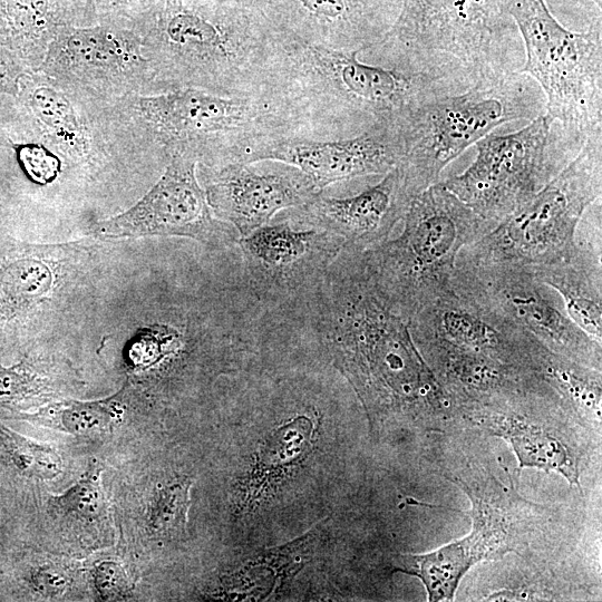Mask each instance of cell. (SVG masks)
<instances>
[{"instance_id": "1", "label": "cell", "mask_w": 602, "mask_h": 602, "mask_svg": "<svg viewBox=\"0 0 602 602\" xmlns=\"http://www.w3.org/2000/svg\"><path fill=\"white\" fill-rule=\"evenodd\" d=\"M284 312L301 319L373 412L429 419L452 409L412 338L410 319L379 288L362 251L342 250Z\"/></svg>"}, {"instance_id": "2", "label": "cell", "mask_w": 602, "mask_h": 602, "mask_svg": "<svg viewBox=\"0 0 602 602\" xmlns=\"http://www.w3.org/2000/svg\"><path fill=\"white\" fill-rule=\"evenodd\" d=\"M473 84L381 41L342 51L276 31L271 88L297 105L312 138L351 137L379 126L402 130L426 99Z\"/></svg>"}, {"instance_id": "3", "label": "cell", "mask_w": 602, "mask_h": 602, "mask_svg": "<svg viewBox=\"0 0 602 602\" xmlns=\"http://www.w3.org/2000/svg\"><path fill=\"white\" fill-rule=\"evenodd\" d=\"M140 21L156 93L190 87L249 95L271 88L276 31L268 19L157 0Z\"/></svg>"}, {"instance_id": "4", "label": "cell", "mask_w": 602, "mask_h": 602, "mask_svg": "<svg viewBox=\"0 0 602 602\" xmlns=\"http://www.w3.org/2000/svg\"><path fill=\"white\" fill-rule=\"evenodd\" d=\"M127 100L140 129L167 157L185 154L204 167L252 164L272 142L311 137L301 110L273 89L221 95L188 87Z\"/></svg>"}, {"instance_id": "5", "label": "cell", "mask_w": 602, "mask_h": 602, "mask_svg": "<svg viewBox=\"0 0 602 602\" xmlns=\"http://www.w3.org/2000/svg\"><path fill=\"white\" fill-rule=\"evenodd\" d=\"M396 239L362 251L379 288L409 319L450 283L460 251L493 226L436 182L414 195Z\"/></svg>"}, {"instance_id": "6", "label": "cell", "mask_w": 602, "mask_h": 602, "mask_svg": "<svg viewBox=\"0 0 602 602\" xmlns=\"http://www.w3.org/2000/svg\"><path fill=\"white\" fill-rule=\"evenodd\" d=\"M545 98L527 75L513 71L421 103L402 127L405 156L398 165L411 192L438 182L464 151L505 123L544 114Z\"/></svg>"}, {"instance_id": "7", "label": "cell", "mask_w": 602, "mask_h": 602, "mask_svg": "<svg viewBox=\"0 0 602 602\" xmlns=\"http://www.w3.org/2000/svg\"><path fill=\"white\" fill-rule=\"evenodd\" d=\"M524 45L518 72L545 98V114L570 142L582 146L602 132V29L596 18L585 32L561 25L545 0H502Z\"/></svg>"}, {"instance_id": "8", "label": "cell", "mask_w": 602, "mask_h": 602, "mask_svg": "<svg viewBox=\"0 0 602 602\" xmlns=\"http://www.w3.org/2000/svg\"><path fill=\"white\" fill-rule=\"evenodd\" d=\"M382 41L474 82L517 71L524 61L502 0H402Z\"/></svg>"}, {"instance_id": "9", "label": "cell", "mask_w": 602, "mask_h": 602, "mask_svg": "<svg viewBox=\"0 0 602 602\" xmlns=\"http://www.w3.org/2000/svg\"><path fill=\"white\" fill-rule=\"evenodd\" d=\"M602 195V132L589 136L576 155L538 193L477 241L458 260L514 263L530 269L567 258L579 223Z\"/></svg>"}, {"instance_id": "10", "label": "cell", "mask_w": 602, "mask_h": 602, "mask_svg": "<svg viewBox=\"0 0 602 602\" xmlns=\"http://www.w3.org/2000/svg\"><path fill=\"white\" fill-rule=\"evenodd\" d=\"M474 162L443 184L493 227L538 193L581 147L545 113L509 134H488Z\"/></svg>"}, {"instance_id": "11", "label": "cell", "mask_w": 602, "mask_h": 602, "mask_svg": "<svg viewBox=\"0 0 602 602\" xmlns=\"http://www.w3.org/2000/svg\"><path fill=\"white\" fill-rule=\"evenodd\" d=\"M448 478L472 503L470 533L435 551L407 555L410 569L401 570L421 581L431 602L454 600L459 582L476 563L520 552L534 530L533 517L542 513L483 470L473 469Z\"/></svg>"}, {"instance_id": "12", "label": "cell", "mask_w": 602, "mask_h": 602, "mask_svg": "<svg viewBox=\"0 0 602 602\" xmlns=\"http://www.w3.org/2000/svg\"><path fill=\"white\" fill-rule=\"evenodd\" d=\"M452 282L551 351L601 370L602 343L571 320L556 292L542 283L530 268L457 259Z\"/></svg>"}, {"instance_id": "13", "label": "cell", "mask_w": 602, "mask_h": 602, "mask_svg": "<svg viewBox=\"0 0 602 602\" xmlns=\"http://www.w3.org/2000/svg\"><path fill=\"white\" fill-rule=\"evenodd\" d=\"M304 227L285 217L237 240L241 278L264 310L282 312L297 303L343 250L330 233Z\"/></svg>"}, {"instance_id": "14", "label": "cell", "mask_w": 602, "mask_h": 602, "mask_svg": "<svg viewBox=\"0 0 602 602\" xmlns=\"http://www.w3.org/2000/svg\"><path fill=\"white\" fill-rule=\"evenodd\" d=\"M157 183L127 211L90 227L100 239L183 236L215 249L233 247L240 235L217 219L196 177L197 161L173 154Z\"/></svg>"}, {"instance_id": "15", "label": "cell", "mask_w": 602, "mask_h": 602, "mask_svg": "<svg viewBox=\"0 0 602 602\" xmlns=\"http://www.w3.org/2000/svg\"><path fill=\"white\" fill-rule=\"evenodd\" d=\"M39 71L56 84L94 91L126 93L153 84L138 32L116 25L62 27L48 46Z\"/></svg>"}, {"instance_id": "16", "label": "cell", "mask_w": 602, "mask_h": 602, "mask_svg": "<svg viewBox=\"0 0 602 602\" xmlns=\"http://www.w3.org/2000/svg\"><path fill=\"white\" fill-rule=\"evenodd\" d=\"M410 330L412 337L434 339L528 371H533L536 351L543 344L478 304L452 280L417 310Z\"/></svg>"}, {"instance_id": "17", "label": "cell", "mask_w": 602, "mask_h": 602, "mask_svg": "<svg viewBox=\"0 0 602 602\" xmlns=\"http://www.w3.org/2000/svg\"><path fill=\"white\" fill-rule=\"evenodd\" d=\"M405 156L402 132L379 126L351 137L317 139L293 136L272 142L253 164L273 161L301 171L322 192L333 183L368 175H385Z\"/></svg>"}, {"instance_id": "18", "label": "cell", "mask_w": 602, "mask_h": 602, "mask_svg": "<svg viewBox=\"0 0 602 602\" xmlns=\"http://www.w3.org/2000/svg\"><path fill=\"white\" fill-rule=\"evenodd\" d=\"M402 0H268L265 16L281 33L342 51L380 42L394 26Z\"/></svg>"}, {"instance_id": "19", "label": "cell", "mask_w": 602, "mask_h": 602, "mask_svg": "<svg viewBox=\"0 0 602 602\" xmlns=\"http://www.w3.org/2000/svg\"><path fill=\"white\" fill-rule=\"evenodd\" d=\"M284 165L270 173L246 163L205 167L204 191L214 215L242 237L269 224L278 212L300 207L320 193L301 171Z\"/></svg>"}, {"instance_id": "20", "label": "cell", "mask_w": 602, "mask_h": 602, "mask_svg": "<svg viewBox=\"0 0 602 602\" xmlns=\"http://www.w3.org/2000/svg\"><path fill=\"white\" fill-rule=\"evenodd\" d=\"M414 193L399 166L375 185L347 197L318 193L307 204L285 214L298 226L323 230L344 249L365 251L388 240L402 220Z\"/></svg>"}, {"instance_id": "21", "label": "cell", "mask_w": 602, "mask_h": 602, "mask_svg": "<svg viewBox=\"0 0 602 602\" xmlns=\"http://www.w3.org/2000/svg\"><path fill=\"white\" fill-rule=\"evenodd\" d=\"M535 276L560 294L571 320L602 343L601 233L577 241L565 259L531 269Z\"/></svg>"}, {"instance_id": "22", "label": "cell", "mask_w": 602, "mask_h": 602, "mask_svg": "<svg viewBox=\"0 0 602 602\" xmlns=\"http://www.w3.org/2000/svg\"><path fill=\"white\" fill-rule=\"evenodd\" d=\"M534 372L559 397L563 407L584 419L599 420L601 415V370L583 366L542 346Z\"/></svg>"}, {"instance_id": "23", "label": "cell", "mask_w": 602, "mask_h": 602, "mask_svg": "<svg viewBox=\"0 0 602 602\" xmlns=\"http://www.w3.org/2000/svg\"><path fill=\"white\" fill-rule=\"evenodd\" d=\"M27 106L57 146L72 157H84L90 146L88 130L74 104L58 85L38 81L27 90Z\"/></svg>"}, {"instance_id": "24", "label": "cell", "mask_w": 602, "mask_h": 602, "mask_svg": "<svg viewBox=\"0 0 602 602\" xmlns=\"http://www.w3.org/2000/svg\"><path fill=\"white\" fill-rule=\"evenodd\" d=\"M312 426L307 416H298L273 431L259 456L254 480L265 483L299 462L309 452Z\"/></svg>"}, {"instance_id": "25", "label": "cell", "mask_w": 602, "mask_h": 602, "mask_svg": "<svg viewBox=\"0 0 602 602\" xmlns=\"http://www.w3.org/2000/svg\"><path fill=\"white\" fill-rule=\"evenodd\" d=\"M117 396L97 401H71L59 408L61 425L78 436H100L120 419Z\"/></svg>"}, {"instance_id": "26", "label": "cell", "mask_w": 602, "mask_h": 602, "mask_svg": "<svg viewBox=\"0 0 602 602\" xmlns=\"http://www.w3.org/2000/svg\"><path fill=\"white\" fill-rule=\"evenodd\" d=\"M171 323H157L140 331L128 351L134 367L147 368L165 358L178 355L187 347V328Z\"/></svg>"}, {"instance_id": "27", "label": "cell", "mask_w": 602, "mask_h": 602, "mask_svg": "<svg viewBox=\"0 0 602 602\" xmlns=\"http://www.w3.org/2000/svg\"><path fill=\"white\" fill-rule=\"evenodd\" d=\"M191 480H179L159 491L149 515V525L157 535L182 534L191 504Z\"/></svg>"}, {"instance_id": "28", "label": "cell", "mask_w": 602, "mask_h": 602, "mask_svg": "<svg viewBox=\"0 0 602 602\" xmlns=\"http://www.w3.org/2000/svg\"><path fill=\"white\" fill-rule=\"evenodd\" d=\"M50 380L23 359L11 367L0 366V405H13L50 394Z\"/></svg>"}, {"instance_id": "29", "label": "cell", "mask_w": 602, "mask_h": 602, "mask_svg": "<svg viewBox=\"0 0 602 602\" xmlns=\"http://www.w3.org/2000/svg\"><path fill=\"white\" fill-rule=\"evenodd\" d=\"M11 445L13 459L26 473L42 479L59 475L62 462L51 448L22 439L12 440Z\"/></svg>"}, {"instance_id": "30", "label": "cell", "mask_w": 602, "mask_h": 602, "mask_svg": "<svg viewBox=\"0 0 602 602\" xmlns=\"http://www.w3.org/2000/svg\"><path fill=\"white\" fill-rule=\"evenodd\" d=\"M17 161L28 178L39 185L51 183L60 172V161L46 147L29 143L16 146Z\"/></svg>"}, {"instance_id": "31", "label": "cell", "mask_w": 602, "mask_h": 602, "mask_svg": "<svg viewBox=\"0 0 602 602\" xmlns=\"http://www.w3.org/2000/svg\"><path fill=\"white\" fill-rule=\"evenodd\" d=\"M98 473L96 467H93L77 484L56 498L58 505L67 512L87 517L95 516L101 505Z\"/></svg>"}, {"instance_id": "32", "label": "cell", "mask_w": 602, "mask_h": 602, "mask_svg": "<svg viewBox=\"0 0 602 602\" xmlns=\"http://www.w3.org/2000/svg\"><path fill=\"white\" fill-rule=\"evenodd\" d=\"M93 574L96 589L105 601L122 600L133 590L125 570L116 562H101L95 567Z\"/></svg>"}, {"instance_id": "33", "label": "cell", "mask_w": 602, "mask_h": 602, "mask_svg": "<svg viewBox=\"0 0 602 602\" xmlns=\"http://www.w3.org/2000/svg\"><path fill=\"white\" fill-rule=\"evenodd\" d=\"M193 6L223 13L246 14L268 19L265 8L268 0H184ZM271 23V22H270Z\"/></svg>"}, {"instance_id": "34", "label": "cell", "mask_w": 602, "mask_h": 602, "mask_svg": "<svg viewBox=\"0 0 602 602\" xmlns=\"http://www.w3.org/2000/svg\"><path fill=\"white\" fill-rule=\"evenodd\" d=\"M31 582L40 593L55 596L67 589L69 579L66 572L58 567L45 566L32 574Z\"/></svg>"}, {"instance_id": "35", "label": "cell", "mask_w": 602, "mask_h": 602, "mask_svg": "<svg viewBox=\"0 0 602 602\" xmlns=\"http://www.w3.org/2000/svg\"><path fill=\"white\" fill-rule=\"evenodd\" d=\"M20 71L13 61L0 49V91L17 95Z\"/></svg>"}, {"instance_id": "36", "label": "cell", "mask_w": 602, "mask_h": 602, "mask_svg": "<svg viewBox=\"0 0 602 602\" xmlns=\"http://www.w3.org/2000/svg\"><path fill=\"white\" fill-rule=\"evenodd\" d=\"M146 1L152 7L157 0H146ZM94 2L99 8H104L109 11H118V12L129 9L132 4H135V0H94Z\"/></svg>"}, {"instance_id": "37", "label": "cell", "mask_w": 602, "mask_h": 602, "mask_svg": "<svg viewBox=\"0 0 602 602\" xmlns=\"http://www.w3.org/2000/svg\"><path fill=\"white\" fill-rule=\"evenodd\" d=\"M8 202H9V195L7 194L4 186H2L0 182V213L4 212V210L8 206Z\"/></svg>"}]
</instances>
